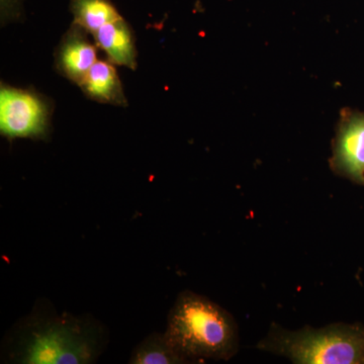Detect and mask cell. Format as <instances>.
I'll list each match as a JSON object with an SVG mask.
<instances>
[{
  "label": "cell",
  "mask_w": 364,
  "mask_h": 364,
  "mask_svg": "<svg viewBox=\"0 0 364 364\" xmlns=\"http://www.w3.org/2000/svg\"><path fill=\"white\" fill-rule=\"evenodd\" d=\"M49 304H38L6 335L2 355L11 363L88 364L107 343L102 325L87 316L58 315Z\"/></svg>",
  "instance_id": "cell-1"
},
{
  "label": "cell",
  "mask_w": 364,
  "mask_h": 364,
  "mask_svg": "<svg viewBox=\"0 0 364 364\" xmlns=\"http://www.w3.org/2000/svg\"><path fill=\"white\" fill-rule=\"evenodd\" d=\"M164 333L189 363L202 359L229 360L238 351V327L233 316L193 291L177 296Z\"/></svg>",
  "instance_id": "cell-2"
},
{
  "label": "cell",
  "mask_w": 364,
  "mask_h": 364,
  "mask_svg": "<svg viewBox=\"0 0 364 364\" xmlns=\"http://www.w3.org/2000/svg\"><path fill=\"white\" fill-rule=\"evenodd\" d=\"M257 348L298 364H364V326L338 323L289 331L273 325Z\"/></svg>",
  "instance_id": "cell-3"
},
{
  "label": "cell",
  "mask_w": 364,
  "mask_h": 364,
  "mask_svg": "<svg viewBox=\"0 0 364 364\" xmlns=\"http://www.w3.org/2000/svg\"><path fill=\"white\" fill-rule=\"evenodd\" d=\"M51 107L36 91L1 85L0 131L9 139H45L49 133Z\"/></svg>",
  "instance_id": "cell-4"
},
{
  "label": "cell",
  "mask_w": 364,
  "mask_h": 364,
  "mask_svg": "<svg viewBox=\"0 0 364 364\" xmlns=\"http://www.w3.org/2000/svg\"><path fill=\"white\" fill-rule=\"evenodd\" d=\"M330 167L336 176L364 186V112H342Z\"/></svg>",
  "instance_id": "cell-5"
},
{
  "label": "cell",
  "mask_w": 364,
  "mask_h": 364,
  "mask_svg": "<svg viewBox=\"0 0 364 364\" xmlns=\"http://www.w3.org/2000/svg\"><path fill=\"white\" fill-rule=\"evenodd\" d=\"M88 33L85 28L73 23L55 52L57 71L78 85L97 61V46L91 43Z\"/></svg>",
  "instance_id": "cell-6"
},
{
  "label": "cell",
  "mask_w": 364,
  "mask_h": 364,
  "mask_svg": "<svg viewBox=\"0 0 364 364\" xmlns=\"http://www.w3.org/2000/svg\"><path fill=\"white\" fill-rule=\"evenodd\" d=\"M111 61H97L88 70L80 86L83 93L95 102L126 107L123 85Z\"/></svg>",
  "instance_id": "cell-7"
},
{
  "label": "cell",
  "mask_w": 364,
  "mask_h": 364,
  "mask_svg": "<svg viewBox=\"0 0 364 364\" xmlns=\"http://www.w3.org/2000/svg\"><path fill=\"white\" fill-rule=\"evenodd\" d=\"M95 45L116 65L136 69V51L134 33L123 18L100 28L93 35Z\"/></svg>",
  "instance_id": "cell-8"
},
{
  "label": "cell",
  "mask_w": 364,
  "mask_h": 364,
  "mask_svg": "<svg viewBox=\"0 0 364 364\" xmlns=\"http://www.w3.org/2000/svg\"><path fill=\"white\" fill-rule=\"evenodd\" d=\"M70 9L74 23L92 36L102 26L122 18L111 0H70Z\"/></svg>",
  "instance_id": "cell-9"
},
{
  "label": "cell",
  "mask_w": 364,
  "mask_h": 364,
  "mask_svg": "<svg viewBox=\"0 0 364 364\" xmlns=\"http://www.w3.org/2000/svg\"><path fill=\"white\" fill-rule=\"evenodd\" d=\"M132 364H182L189 363L170 343L165 333H152L136 345L132 352Z\"/></svg>",
  "instance_id": "cell-10"
}]
</instances>
